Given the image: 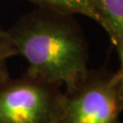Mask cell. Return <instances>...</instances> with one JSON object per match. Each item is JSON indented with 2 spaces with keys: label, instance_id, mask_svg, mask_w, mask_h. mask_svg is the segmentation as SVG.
Listing matches in <instances>:
<instances>
[{
  "label": "cell",
  "instance_id": "4",
  "mask_svg": "<svg viewBox=\"0 0 123 123\" xmlns=\"http://www.w3.org/2000/svg\"><path fill=\"white\" fill-rule=\"evenodd\" d=\"M98 24L119 50L123 47V0H92Z\"/></svg>",
  "mask_w": 123,
  "mask_h": 123
},
{
  "label": "cell",
  "instance_id": "7",
  "mask_svg": "<svg viewBox=\"0 0 123 123\" xmlns=\"http://www.w3.org/2000/svg\"><path fill=\"white\" fill-rule=\"evenodd\" d=\"M119 57H120V62H121V67L119 72V109L122 111L123 110V47L119 50Z\"/></svg>",
  "mask_w": 123,
  "mask_h": 123
},
{
  "label": "cell",
  "instance_id": "2",
  "mask_svg": "<svg viewBox=\"0 0 123 123\" xmlns=\"http://www.w3.org/2000/svg\"><path fill=\"white\" fill-rule=\"evenodd\" d=\"M60 86L26 72L0 82V123H57Z\"/></svg>",
  "mask_w": 123,
  "mask_h": 123
},
{
  "label": "cell",
  "instance_id": "1",
  "mask_svg": "<svg viewBox=\"0 0 123 123\" xmlns=\"http://www.w3.org/2000/svg\"><path fill=\"white\" fill-rule=\"evenodd\" d=\"M68 15L45 9L23 17L7 33L17 55L28 64L26 73L76 88L88 72L87 46Z\"/></svg>",
  "mask_w": 123,
  "mask_h": 123
},
{
  "label": "cell",
  "instance_id": "6",
  "mask_svg": "<svg viewBox=\"0 0 123 123\" xmlns=\"http://www.w3.org/2000/svg\"><path fill=\"white\" fill-rule=\"evenodd\" d=\"M18 56L7 31L0 28V82L10 78L7 61L10 57Z\"/></svg>",
  "mask_w": 123,
  "mask_h": 123
},
{
  "label": "cell",
  "instance_id": "3",
  "mask_svg": "<svg viewBox=\"0 0 123 123\" xmlns=\"http://www.w3.org/2000/svg\"><path fill=\"white\" fill-rule=\"evenodd\" d=\"M119 72L88 70L86 78L63 92L57 123H118Z\"/></svg>",
  "mask_w": 123,
  "mask_h": 123
},
{
  "label": "cell",
  "instance_id": "5",
  "mask_svg": "<svg viewBox=\"0 0 123 123\" xmlns=\"http://www.w3.org/2000/svg\"><path fill=\"white\" fill-rule=\"evenodd\" d=\"M44 9L64 15L79 14L98 23V17L92 0H29Z\"/></svg>",
  "mask_w": 123,
  "mask_h": 123
}]
</instances>
